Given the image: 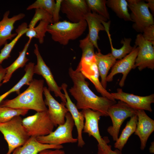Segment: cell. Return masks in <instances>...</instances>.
I'll use <instances>...</instances> for the list:
<instances>
[{"instance_id":"2","label":"cell","mask_w":154,"mask_h":154,"mask_svg":"<svg viewBox=\"0 0 154 154\" xmlns=\"http://www.w3.org/2000/svg\"><path fill=\"white\" fill-rule=\"evenodd\" d=\"M44 80L33 79L23 92L11 100H3L0 106L32 110L37 112L47 110L43 98Z\"/></svg>"},{"instance_id":"26","label":"cell","mask_w":154,"mask_h":154,"mask_svg":"<svg viewBox=\"0 0 154 154\" xmlns=\"http://www.w3.org/2000/svg\"><path fill=\"white\" fill-rule=\"evenodd\" d=\"M138 118L137 115L130 117L126 126L114 144V147L121 151L129 137L134 133L136 127Z\"/></svg>"},{"instance_id":"7","label":"cell","mask_w":154,"mask_h":154,"mask_svg":"<svg viewBox=\"0 0 154 154\" xmlns=\"http://www.w3.org/2000/svg\"><path fill=\"white\" fill-rule=\"evenodd\" d=\"M136 110L119 100L109 107L108 116L111 119L112 125L107 128V131L114 141L118 139L120 128L125 120L136 115Z\"/></svg>"},{"instance_id":"1","label":"cell","mask_w":154,"mask_h":154,"mask_svg":"<svg viewBox=\"0 0 154 154\" xmlns=\"http://www.w3.org/2000/svg\"><path fill=\"white\" fill-rule=\"evenodd\" d=\"M69 76L72 80L73 86L69 90L76 101L77 109L82 110L90 109L101 113L103 116H108V110L116 101L104 96L95 94L89 87V83L85 80L81 72L71 67L68 70Z\"/></svg>"},{"instance_id":"11","label":"cell","mask_w":154,"mask_h":154,"mask_svg":"<svg viewBox=\"0 0 154 154\" xmlns=\"http://www.w3.org/2000/svg\"><path fill=\"white\" fill-rule=\"evenodd\" d=\"M133 47V49L130 53L121 59L116 61L112 68L110 72L107 76V82L112 81L114 77L116 74L121 73L123 76L119 84L121 87L124 86L127 75L132 69H134L139 48L135 45Z\"/></svg>"},{"instance_id":"20","label":"cell","mask_w":154,"mask_h":154,"mask_svg":"<svg viewBox=\"0 0 154 154\" xmlns=\"http://www.w3.org/2000/svg\"><path fill=\"white\" fill-rule=\"evenodd\" d=\"M88 27V34L89 39L98 52L101 51L99 48L98 41L99 39V33L100 31H105L102 21L108 20L98 14L91 12L87 14L84 18Z\"/></svg>"},{"instance_id":"24","label":"cell","mask_w":154,"mask_h":154,"mask_svg":"<svg viewBox=\"0 0 154 154\" xmlns=\"http://www.w3.org/2000/svg\"><path fill=\"white\" fill-rule=\"evenodd\" d=\"M34 66V63L32 62H30L26 65L25 69V73L22 78L12 88L0 96V104L4 99L11 93L15 92L19 95L20 94V89L23 86L25 85H29L33 79Z\"/></svg>"},{"instance_id":"27","label":"cell","mask_w":154,"mask_h":154,"mask_svg":"<svg viewBox=\"0 0 154 154\" xmlns=\"http://www.w3.org/2000/svg\"><path fill=\"white\" fill-rule=\"evenodd\" d=\"M28 27L27 23H23L19 26L16 30L17 35L9 43L5 44L1 50L0 53V64L5 60L7 59L10 56L11 52L17 42L20 38L28 29Z\"/></svg>"},{"instance_id":"15","label":"cell","mask_w":154,"mask_h":154,"mask_svg":"<svg viewBox=\"0 0 154 154\" xmlns=\"http://www.w3.org/2000/svg\"><path fill=\"white\" fill-rule=\"evenodd\" d=\"M85 122L83 132L88 134L90 137L92 136L97 140L98 145H101L105 141L104 137L102 138L100 134L98 123L100 117L103 116L102 114L98 111H93L90 109L82 110Z\"/></svg>"},{"instance_id":"17","label":"cell","mask_w":154,"mask_h":154,"mask_svg":"<svg viewBox=\"0 0 154 154\" xmlns=\"http://www.w3.org/2000/svg\"><path fill=\"white\" fill-rule=\"evenodd\" d=\"M67 84L64 83H63L61 86L62 90L64 92L66 99L65 106L70 114L76 128L78 135V146L82 147L85 144L82 135L84 118L82 113L78 111L76 105L70 98L67 90Z\"/></svg>"},{"instance_id":"6","label":"cell","mask_w":154,"mask_h":154,"mask_svg":"<svg viewBox=\"0 0 154 154\" xmlns=\"http://www.w3.org/2000/svg\"><path fill=\"white\" fill-rule=\"evenodd\" d=\"M74 125L73 119L68 112L66 115L65 121L64 124L58 125L55 130L49 134L37 137L36 139L41 143L56 146L77 142V138H74L72 134Z\"/></svg>"},{"instance_id":"35","label":"cell","mask_w":154,"mask_h":154,"mask_svg":"<svg viewBox=\"0 0 154 154\" xmlns=\"http://www.w3.org/2000/svg\"><path fill=\"white\" fill-rule=\"evenodd\" d=\"M109 142L108 137H106L104 143L101 145H98V154H122L121 151L118 149L112 150L111 146L108 144Z\"/></svg>"},{"instance_id":"22","label":"cell","mask_w":154,"mask_h":154,"mask_svg":"<svg viewBox=\"0 0 154 154\" xmlns=\"http://www.w3.org/2000/svg\"><path fill=\"white\" fill-rule=\"evenodd\" d=\"M62 145L56 146L39 142L35 137H30L23 145L15 149L11 154H38L45 149H61Z\"/></svg>"},{"instance_id":"30","label":"cell","mask_w":154,"mask_h":154,"mask_svg":"<svg viewBox=\"0 0 154 154\" xmlns=\"http://www.w3.org/2000/svg\"><path fill=\"white\" fill-rule=\"evenodd\" d=\"M87 5L92 13H96L108 20L110 15L106 5V0H86Z\"/></svg>"},{"instance_id":"21","label":"cell","mask_w":154,"mask_h":154,"mask_svg":"<svg viewBox=\"0 0 154 154\" xmlns=\"http://www.w3.org/2000/svg\"><path fill=\"white\" fill-rule=\"evenodd\" d=\"M95 58L99 75L101 78V84L103 88L106 89L107 84L106 78L108 73L116 62V60L111 53L104 54L101 51L95 52Z\"/></svg>"},{"instance_id":"28","label":"cell","mask_w":154,"mask_h":154,"mask_svg":"<svg viewBox=\"0 0 154 154\" xmlns=\"http://www.w3.org/2000/svg\"><path fill=\"white\" fill-rule=\"evenodd\" d=\"M79 47L82 51L80 63L88 64L96 62L94 47L90 40L88 35L79 40Z\"/></svg>"},{"instance_id":"40","label":"cell","mask_w":154,"mask_h":154,"mask_svg":"<svg viewBox=\"0 0 154 154\" xmlns=\"http://www.w3.org/2000/svg\"><path fill=\"white\" fill-rule=\"evenodd\" d=\"M147 3L148 7L149 8L152 13V15L154 14V0H145Z\"/></svg>"},{"instance_id":"38","label":"cell","mask_w":154,"mask_h":154,"mask_svg":"<svg viewBox=\"0 0 154 154\" xmlns=\"http://www.w3.org/2000/svg\"><path fill=\"white\" fill-rule=\"evenodd\" d=\"M38 154H66V153L64 150L61 149H56L53 150L48 149L40 151Z\"/></svg>"},{"instance_id":"34","label":"cell","mask_w":154,"mask_h":154,"mask_svg":"<svg viewBox=\"0 0 154 154\" xmlns=\"http://www.w3.org/2000/svg\"><path fill=\"white\" fill-rule=\"evenodd\" d=\"M41 20L52 24V16L44 10L40 9H35V14L28 26V28H34L37 23Z\"/></svg>"},{"instance_id":"16","label":"cell","mask_w":154,"mask_h":154,"mask_svg":"<svg viewBox=\"0 0 154 154\" xmlns=\"http://www.w3.org/2000/svg\"><path fill=\"white\" fill-rule=\"evenodd\" d=\"M137 122L134 134L138 136L141 141V149L145 147L147 140L154 131V120L150 118L144 110H137Z\"/></svg>"},{"instance_id":"4","label":"cell","mask_w":154,"mask_h":154,"mask_svg":"<svg viewBox=\"0 0 154 154\" xmlns=\"http://www.w3.org/2000/svg\"><path fill=\"white\" fill-rule=\"evenodd\" d=\"M22 120L20 116H17L8 122L0 123V131L8 145L6 154H11L15 149L24 144L30 137L23 125Z\"/></svg>"},{"instance_id":"10","label":"cell","mask_w":154,"mask_h":154,"mask_svg":"<svg viewBox=\"0 0 154 154\" xmlns=\"http://www.w3.org/2000/svg\"><path fill=\"white\" fill-rule=\"evenodd\" d=\"M34 46V52L37 58V64L34 67V74L41 75L43 77L48 85V90L50 91L53 92L55 96L59 97L62 102L65 105L66 99L64 94L61 92V87L58 85L50 68L43 60L39 52L38 45L35 44Z\"/></svg>"},{"instance_id":"39","label":"cell","mask_w":154,"mask_h":154,"mask_svg":"<svg viewBox=\"0 0 154 154\" xmlns=\"http://www.w3.org/2000/svg\"><path fill=\"white\" fill-rule=\"evenodd\" d=\"M6 72L5 68H4L1 64H0V86L2 85L1 81L3 80L5 76Z\"/></svg>"},{"instance_id":"5","label":"cell","mask_w":154,"mask_h":154,"mask_svg":"<svg viewBox=\"0 0 154 154\" xmlns=\"http://www.w3.org/2000/svg\"><path fill=\"white\" fill-rule=\"evenodd\" d=\"M23 125L30 137H36L47 135L53 131L54 126L48 110L37 112L22 120Z\"/></svg>"},{"instance_id":"3","label":"cell","mask_w":154,"mask_h":154,"mask_svg":"<svg viewBox=\"0 0 154 154\" xmlns=\"http://www.w3.org/2000/svg\"><path fill=\"white\" fill-rule=\"evenodd\" d=\"M87 26L83 20L78 23H73L66 20L49 24L47 32L51 35L54 41L63 45H67L70 40H74L81 36Z\"/></svg>"},{"instance_id":"32","label":"cell","mask_w":154,"mask_h":154,"mask_svg":"<svg viewBox=\"0 0 154 154\" xmlns=\"http://www.w3.org/2000/svg\"><path fill=\"white\" fill-rule=\"evenodd\" d=\"M29 110L0 106V123L8 122L16 116H25Z\"/></svg>"},{"instance_id":"33","label":"cell","mask_w":154,"mask_h":154,"mask_svg":"<svg viewBox=\"0 0 154 154\" xmlns=\"http://www.w3.org/2000/svg\"><path fill=\"white\" fill-rule=\"evenodd\" d=\"M55 5V1L54 0H37L28 6L27 10L41 9L46 11L52 16Z\"/></svg>"},{"instance_id":"25","label":"cell","mask_w":154,"mask_h":154,"mask_svg":"<svg viewBox=\"0 0 154 154\" xmlns=\"http://www.w3.org/2000/svg\"><path fill=\"white\" fill-rule=\"evenodd\" d=\"M31 40L29 39L23 50L19 52L18 57L10 65L5 68L6 74L2 84L8 82L14 72L19 68L23 67L29 61V59L26 57V54Z\"/></svg>"},{"instance_id":"18","label":"cell","mask_w":154,"mask_h":154,"mask_svg":"<svg viewBox=\"0 0 154 154\" xmlns=\"http://www.w3.org/2000/svg\"><path fill=\"white\" fill-rule=\"evenodd\" d=\"M76 69L81 72L85 78L89 79L92 82L97 92L102 96L116 101L111 94L104 89L101 84L99 80V74L96 62L88 64L79 63Z\"/></svg>"},{"instance_id":"9","label":"cell","mask_w":154,"mask_h":154,"mask_svg":"<svg viewBox=\"0 0 154 154\" xmlns=\"http://www.w3.org/2000/svg\"><path fill=\"white\" fill-rule=\"evenodd\" d=\"M135 45L139 50L135 60L134 68L137 67L140 71L145 68L153 70L154 69V45L145 39L142 34H137Z\"/></svg>"},{"instance_id":"12","label":"cell","mask_w":154,"mask_h":154,"mask_svg":"<svg viewBox=\"0 0 154 154\" xmlns=\"http://www.w3.org/2000/svg\"><path fill=\"white\" fill-rule=\"evenodd\" d=\"M111 94L115 100L122 101L136 110L152 111L151 105L154 102V94L140 96L124 92L121 88H118L117 92Z\"/></svg>"},{"instance_id":"37","label":"cell","mask_w":154,"mask_h":154,"mask_svg":"<svg viewBox=\"0 0 154 154\" xmlns=\"http://www.w3.org/2000/svg\"><path fill=\"white\" fill-rule=\"evenodd\" d=\"M62 0H56L52 15V23H57L59 21L60 17L59 12L60 11L61 5Z\"/></svg>"},{"instance_id":"23","label":"cell","mask_w":154,"mask_h":154,"mask_svg":"<svg viewBox=\"0 0 154 154\" xmlns=\"http://www.w3.org/2000/svg\"><path fill=\"white\" fill-rule=\"evenodd\" d=\"M110 24L108 23H106L104 25V27L110 41L111 53L115 59L120 60L129 54L132 50L133 47L131 45L132 39L131 38H124L121 41V43L122 44V46L120 48L116 49L114 48L109 31Z\"/></svg>"},{"instance_id":"14","label":"cell","mask_w":154,"mask_h":154,"mask_svg":"<svg viewBox=\"0 0 154 154\" xmlns=\"http://www.w3.org/2000/svg\"><path fill=\"white\" fill-rule=\"evenodd\" d=\"M43 94L45 97V103L48 106L49 114L54 126L64 124L65 121L66 115L69 112L65 105L62 102L60 103L57 101L46 87H44Z\"/></svg>"},{"instance_id":"36","label":"cell","mask_w":154,"mask_h":154,"mask_svg":"<svg viewBox=\"0 0 154 154\" xmlns=\"http://www.w3.org/2000/svg\"><path fill=\"white\" fill-rule=\"evenodd\" d=\"M142 34L143 38L154 44V25L148 26L144 29Z\"/></svg>"},{"instance_id":"31","label":"cell","mask_w":154,"mask_h":154,"mask_svg":"<svg viewBox=\"0 0 154 154\" xmlns=\"http://www.w3.org/2000/svg\"><path fill=\"white\" fill-rule=\"evenodd\" d=\"M50 23L44 21H40L38 25L33 29H28L26 33V36L29 39L33 38L38 39L39 43L42 44L44 42V38L47 32V27Z\"/></svg>"},{"instance_id":"29","label":"cell","mask_w":154,"mask_h":154,"mask_svg":"<svg viewBox=\"0 0 154 154\" xmlns=\"http://www.w3.org/2000/svg\"><path fill=\"white\" fill-rule=\"evenodd\" d=\"M106 6L110 8L118 17L126 21H131L126 0H106Z\"/></svg>"},{"instance_id":"19","label":"cell","mask_w":154,"mask_h":154,"mask_svg":"<svg viewBox=\"0 0 154 154\" xmlns=\"http://www.w3.org/2000/svg\"><path fill=\"white\" fill-rule=\"evenodd\" d=\"M10 11H7L4 13L2 19L0 21V48L3 45L7 43L8 40H11L17 35L12 33L14 24L17 21L22 19L25 16L23 13H20L9 17Z\"/></svg>"},{"instance_id":"8","label":"cell","mask_w":154,"mask_h":154,"mask_svg":"<svg viewBox=\"0 0 154 154\" xmlns=\"http://www.w3.org/2000/svg\"><path fill=\"white\" fill-rule=\"evenodd\" d=\"M133 28L137 32L142 33L144 29L149 25H154V20L147 3L141 0H127Z\"/></svg>"},{"instance_id":"41","label":"cell","mask_w":154,"mask_h":154,"mask_svg":"<svg viewBox=\"0 0 154 154\" xmlns=\"http://www.w3.org/2000/svg\"><path fill=\"white\" fill-rule=\"evenodd\" d=\"M154 141L151 143V145L149 148V151L151 153H154Z\"/></svg>"},{"instance_id":"13","label":"cell","mask_w":154,"mask_h":154,"mask_svg":"<svg viewBox=\"0 0 154 154\" xmlns=\"http://www.w3.org/2000/svg\"><path fill=\"white\" fill-rule=\"evenodd\" d=\"M60 11L73 23L84 20L86 15L91 12L85 0H62Z\"/></svg>"}]
</instances>
